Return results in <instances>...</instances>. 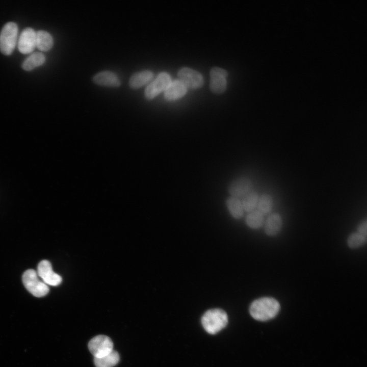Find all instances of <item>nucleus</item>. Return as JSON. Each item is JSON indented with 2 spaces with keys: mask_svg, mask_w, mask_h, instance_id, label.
Here are the masks:
<instances>
[{
  "mask_svg": "<svg viewBox=\"0 0 367 367\" xmlns=\"http://www.w3.org/2000/svg\"><path fill=\"white\" fill-rule=\"evenodd\" d=\"M280 309L279 302L272 297H262L253 301L249 307L253 318L266 321L275 317Z\"/></svg>",
  "mask_w": 367,
  "mask_h": 367,
  "instance_id": "f257e3e1",
  "label": "nucleus"
},
{
  "mask_svg": "<svg viewBox=\"0 0 367 367\" xmlns=\"http://www.w3.org/2000/svg\"><path fill=\"white\" fill-rule=\"evenodd\" d=\"M153 73L145 70L133 74L129 80V87L134 89H139L148 83L153 78Z\"/></svg>",
  "mask_w": 367,
  "mask_h": 367,
  "instance_id": "2eb2a0df",
  "label": "nucleus"
},
{
  "mask_svg": "<svg viewBox=\"0 0 367 367\" xmlns=\"http://www.w3.org/2000/svg\"><path fill=\"white\" fill-rule=\"evenodd\" d=\"M227 75V71L222 68L215 67L211 70L209 88L212 92L215 94H221L225 91Z\"/></svg>",
  "mask_w": 367,
  "mask_h": 367,
  "instance_id": "9b49d317",
  "label": "nucleus"
},
{
  "mask_svg": "<svg viewBox=\"0 0 367 367\" xmlns=\"http://www.w3.org/2000/svg\"><path fill=\"white\" fill-rule=\"evenodd\" d=\"M274 200L270 194L264 193L259 195L256 209L265 215L272 212Z\"/></svg>",
  "mask_w": 367,
  "mask_h": 367,
  "instance_id": "4be33fe9",
  "label": "nucleus"
},
{
  "mask_svg": "<svg viewBox=\"0 0 367 367\" xmlns=\"http://www.w3.org/2000/svg\"><path fill=\"white\" fill-rule=\"evenodd\" d=\"M171 82L170 75L166 72L160 73L146 88L144 95L147 100H152L161 92L165 91Z\"/></svg>",
  "mask_w": 367,
  "mask_h": 367,
  "instance_id": "423d86ee",
  "label": "nucleus"
},
{
  "mask_svg": "<svg viewBox=\"0 0 367 367\" xmlns=\"http://www.w3.org/2000/svg\"><path fill=\"white\" fill-rule=\"evenodd\" d=\"M264 223L266 234L268 236L274 237L277 235L281 230L282 218L279 213H273L269 215Z\"/></svg>",
  "mask_w": 367,
  "mask_h": 367,
  "instance_id": "4468645a",
  "label": "nucleus"
},
{
  "mask_svg": "<svg viewBox=\"0 0 367 367\" xmlns=\"http://www.w3.org/2000/svg\"><path fill=\"white\" fill-rule=\"evenodd\" d=\"M201 321L203 328L207 333L215 334L227 325L228 316L226 312L221 309H211L203 314Z\"/></svg>",
  "mask_w": 367,
  "mask_h": 367,
  "instance_id": "f03ea898",
  "label": "nucleus"
},
{
  "mask_svg": "<svg viewBox=\"0 0 367 367\" xmlns=\"http://www.w3.org/2000/svg\"><path fill=\"white\" fill-rule=\"evenodd\" d=\"M264 216L261 212L256 209L248 213L245 219L246 223L251 229H259L265 223Z\"/></svg>",
  "mask_w": 367,
  "mask_h": 367,
  "instance_id": "aec40b11",
  "label": "nucleus"
},
{
  "mask_svg": "<svg viewBox=\"0 0 367 367\" xmlns=\"http://www.w3.org/2000/svg\"><path fill=\"white\" fill-rule=\"evenodd\" d=\"M45 57L40 52L31 54L22 62L21 67L25 71H31L44 63Z\"/></svg>",
  "mask_w": 367,
  "mask_h": 367,
  "instance_id": "f3484780",
  "label": "nucleus"
},
{
  "mask_svg": "<svg viewBox=\"0 0 367 367\" xmlns=\"http://www.w3.org/2000/svg\"><path fill=\"white\" fill-rule=\"evenodd\" d=\"M37 274L47 285H58L62 280V277L53 271L50 263L47 260H43L39 263Z\"/></svg>",
  "mask_w": 367,
  "mask_h": 367,
  "instance_id": "1a4fd4ad",
  "label": "nucleus"
},
{
  "mask_svg": "<svg viewBox=\"0 0 367 367\" xmlns=\"http://www.w3.org/2000/svg\"><path fill=\"white\" fill-rule=\"evenodd\" d=\"M37 273L33 269H29L22 275V282L27 290L36 297L46 295L49 291V287L40 280Z\"/></svg>",
  "mask_w": 367,
  "mask_h": 367,
  "instance_id": "20e7f679",
  "label": "nucleus"
},
{
  "mask_svg": "<svg viewBox=\"0 0 367 367\" xmlns=\"http://www.w3.org/2000/svg\"><path fill=\"white\" fill-rule=\"evenodd\" d=\"M119 359L118 352L113 350L103 357L94 358V362L96 367H113L118 363Z\"/></svg>",
  "mask_w": 367,
  "mask_h": 367,
  "instance_id": "412c9836",
  "label": "nucleus"
},
{
  "mask_svg": "<svg viewBox=\"0 0 367 367\" xmlns=\"http://www.w3.org/2000/svg\"><path fill=\"white\" fill-rule=\"evenodd\" d=\"M18 49L22 54H29L36 47V32L26 28L21 32L17 43Z\"/></svg>",
  "mask_w": 367,
  "mask_h": 367,
  "instance_id": "9d476101",
  "label": "nucleus"
},
{
  "mask_svg": "<svg viewBox=\"0 0 367 367\" xmlns=\"http://www.w3.org/2000/svg\"><path fill=\"white\" fill-rule=\"evenodd\" d=\"M252 180L246 176H241L232 180L228 185L227 191L230 196L240 199L253 190Z\"/></svg>",
  "mask_w": 367,
  "mask_h": 367,
  "instance_id": "0eeeda50",
  "label": "nucleus"
},
{
  "mask_svg": "<svg viewBox=\"0 0 367 367\" xmlns=\"http://www.w3.org/2000/svg\"><path fill=\"white\" fill-rule=\"evenodd\" d=\"M225 204L229 214L233 218L240 219L243 217L245 212L240 199L229 196L226 199Z\"/></svg>",
  "mask_w": 367,
  "mask_h": 367,
  "instance_id": "dca6fc26",
  "label": "nucleus"
},
{
  "mask_svg": "<svg viewBox=\"0 0 367 367\" xmlns=\"http://www.w3.org/2000/svg\"><path fill=\"white\" fill-rule=\"evenodd\" d=\"M187 92V88L179 80L171 81L164 91V98L172 101L182 97Z\"/></svg>",
  "mask_w": 367,
  "mask_h": 367,
  "instance_id": "f8f14e48",
  "label": "nucleus"
},
{
  "mask_svg": "<svg viewBox=\"0 0 367 367\" xmlns=\"http://www.w3.org/2000/svg\"><path fill=\"white\" fill-rule=\"evenodd\" d=\"M88 348L94 358H99L109 354L113 350V343L108 336L99 335L90 340Z\"/></svg>",
  "mask_w": 367,
  "mask_h": 367,
  "instance_id": "39448f33",
  "label": "nucleus"
},
{
  "mask_svg": "<svg viewBox=\"0 0 367 367\" xmlns=\"http://www.w3.org/2000/svg\"><path fill=\"white\" fill-rule=\"evenodd\" d=\"M54 44L51 35L47 32L39 30L36 32V47L41 51L50 50Z\"/></svg>",
  "mask_w": 367,
  "mask_h": 367,
  "instance_id": "a211bd4d",
  "label": "nucleus"
},
{
  "mask_svg": "<svg viewBox=\"0 0 367 367\" xmlns=\"http://www.w3.org/2000/svg\"><path fill=\"white\" fill-rule=\"evenodd\" d=\"M357 231L365 235L367 234V223L366 219L361 221L358 224L357 228Z\"/></svg>",
  "mask_w": 367,
  "mask_h": 367,
  "instance_id": "b1692460",
  "label": "nucleus"
},
{
  "mask_svg": "<svg viewBox=\"0 0 367 367\" xmlns=\"http://www.w3.org/2000/svg\"><path fill=\"white\" fill-rule=\"evenodd\" d=\"M366 235L356 231L349 235L347 243L350 248L357 249L363 246L366 243Z\"/></svg>",
  "mask_w": 367,
  "mask_h": 367,
  "instance_id": "5701e85b",
  "label": "nucleus"
},
{
  "mask_svg": "<svg viewBox=\"0 0 367 367\" xmlns=\"http://www.w3.org/2000/svg\"><path fill=\"white\" fill-rule=\"evenodd\" d=\"M18 28L14 22H8L0 32V51L6 55H11L14 50L17 39Z\"/></svg>",
  "mask_w": 367,
  "mask_h": 367,
  "instance_id": "7ed1b4c3",
  "label": "nucleus"
},
{
  "mask_svg": "<svg viewBox=\"0 0 367 367\" xmlns=\"http://www.w3.org/2000/svg\"><path fill=\"white\" fill-rule=\"evenodd\" d=\"M179 80L187 88L198 89L202 87L203 78L202 75L198 71L188 67L181 68L177 74Z\"/></svg>",
  "mask_w": 367,
  "mask_h": 367,
  "instance_id": "6e6552de",
  "label": "nucleus"
},
{
  "mask_svg": "<svg viewBox=\"0 0 367 367\" xmlns=\"http://www.w3.org/2000/svg\"><path fill=\"white\" fill-rule=\"evenodd\" d=\"M259 197L257 191L252 190L241 199L244 212L249 213L256 209Z\"/></svg>",
  "mask_w": 367,
  "mask_h": 367,
  "instance_id": "6ab92c4d",
  "label": "nucleus"
},
{
  "mask_svg": "<svg viewBox=\"0 0 367 367\" xmlns=\"http://www.w3.org/2000/svg\"><path fill=\"white\" fill-rule=\"evenodd\" d=\"M92 80L95 84L102 86L117 88L121 85L118 76L110 71L98 72L93 76Z\"/></svg>",
  "mask_w": 367,
  "mask_h": 367,
  "instance_id": "ddd939ff",
  "label": "nucleus"
}]
</instances>
